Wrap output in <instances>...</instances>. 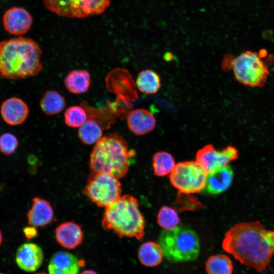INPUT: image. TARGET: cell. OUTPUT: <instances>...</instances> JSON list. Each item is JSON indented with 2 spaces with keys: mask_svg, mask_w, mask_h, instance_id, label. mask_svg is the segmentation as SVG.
<instances>
[{
  "mask_svg": "<svg viewBox=\"0 0 274 274\" xmlns=\"http://www.w3.org/2000/svg\"><path fill=\"white\" fill-rule=\"evenodd\" d=\"M222 247L241 264L262 272L274 254V230L259 221L239 223L226 232Z\"/></svg>",
  "mask_w": 274,
  "mask_h": 274,
  "instance_id": "cell-1",
  "label": "cell"
},
{
  "mask_svg": "<svg viewBox=\"0 0 274 274\" xmlns=\"http://www.w3.org/2000/svg\"><path fill=\"white\" fill-rule=\"evenodd\" d=\"M42 50L30 38L18 36L0 42V77L17 80L38 75L43 69Z\"/></svg>",
  "mask_w": 274,
  "mask_h": 274,
  "instance_id": "cell-2",
  "label": "cell"
},
{
  "mask_svg": "<svg viewBox=\"0 0 274 274\" xmlns=\"http://www.w3.org/2000/svg\"><path fill=\"white\" fill-rule=\"evenodd\" d=\"M135 152L119 134L102 136L95 145L89 158L91 172H102L117 178L125 177Z\"/></svg>",
  "mask_w": 274,
  "mask_h": 274,
  "instance_id": "cell-3",
  "label": "cell"
},
{
  "mask_svg": "<svg viewBox=\"0 0 274 274\" xmlns=\"http://www.w3.org/2000/svg\"><path fill=\"white\" fill-rule=\"evenodd\" d=\"M101 225L105 230L113 231L120 238L140 240L145 235V218L139 210L137 199L130 195L120 196L106 208Z\"/></svg>",
  "mask_w": 274,
  "mask_h": 274,
  "instance_id": "cell-4",
  "label": "cell"
},
{
  "mask_svg": "<svg viewBox=\"0 0 274 274\" xmlns=\"http://www.w3.org/2000/svg\"><path fill=\"white\" fill-rule=\"evenodd\" d=\"M159 244L164 257L172 263L192 261L198 257L200 242L196 233L191 228L178 225L171 230H162Z\"/></svg>",
  "mask_w": 274,
  "mask_h": 274,
  "instance_id": "cell-5",
  "label": "cell"
},
{
  "mask_svg": "<svg viewBox=\"0 0 274 274\" xmlns=\"http://www.w3.org/2000/svg\"><path fill=\"white\" fill-rule=\"evenodd\" d=\"M236 80L252 87H263L269 75L267 65L258 53L246 51L231 60Z\"/></svg>",
  "mask_w": 274,
  "mask_h": 274,
  "instance_id": "cell-6",
  "label": "cell"
},
{
  "mask_svg": "<svg viewBox=\"0 0 274 274\" xmlns=\"http://www.w3.org/2000/svg\"><path fill=\"white\" fill-rule=\"evenodd\" d=\"M122 186L119 179L102 172H91L83 194L99 207L106 208L121 196Z\"/></svg>",
  "mask_w": 274,
  "mask_h": 274,
  "instance_id": "cell-7",
  "label": "cell"
},
{
  "mask_svg": "<svg viewBox=\"0 0 274 274\" xmlns=\"http://www.w3.org/2000/svg\"><path fill=\"white\" fill-rule=\"evenodd\" d=\"M207 173L196 161L177 163L170 174L172 185L181 193H196L206 187Z\"/></svg>",
  "mask_w": 274,
  "mask_h": 274,
  "instance_id": "cell-8",
  "label": "cell"
},
{
  "mask_svg": "<svg viewBox=\"0 0 274 274\" xmlns=\"http://www.w3.org/2000/svg\"><path fill=\"white\" fill-rule=\"evenodd\" d=\"M47 10L62 17L83 18L102 13L110 0H43Z\"/></svg>",
  "mask_w": 274,
  "mask_h": 274,
  "instance_id": "cell-9",
  "label": "cell"
},
{
  "mask_svg": "<svg viewBox=\"0 0 274 274\" xmlns=\"http://www.w3.org/2000/svg\"><path fill=\"white\" fill-rule=\"evenodd\" d=\"M195 158V161L209 174L228 165L230 162L237 159L238 151L230 145L218 150L213 145L208 144L197 152Z\"/></svg>",
  "mask_w": 274,
  "mask_h": 274,
  "instance_id": "cell-10",
  "label": "cell"
},
{
  "mask_svg": "<svg viewBox=\"0 0 274 274\" xmlns=\"http://www.w3.org/2000/svg\"><path fill=\"white\" fill-rule=\"evenodd\" d=\"M5 30L10 35L21 36L27 33L32 25L33 19L23 7L14 6L8 9L3 16Z\"/></svg>",
  "mask_w": 274,
  "mask_h": 274,
  "instance_id": "cell-11",
  "label": "cell"
},
{
  "mask_svg": "<svg viewBox=\"0 0 274 274\" xmlns=\"http://www.w3.org/2000/svg\"><path fill=\"white\" fill-rule=\"evenodd\" d=\"M44 260L42 248L32 243H25L17 249L15 261L19 268L26 272H34L41 266Z\"/></svg>",
  "mask_w": 274,
  "mask_h": 274,
  "instance_id": "cell-12",
  "label": "cell"
},
{
  "mask_svg": "<svg viewBox=\"0 0 274 274\" xmlns=\"http://www.w3.org/2000/svg\"><path fill=\"white\" fill-rule=\"evenodd\" d=\"M0 114L7 124L16 126L22 124L29 114L27 105L22 99L12 97L4 100L0 107Z\"/></svg>",
  "mask_w": 274,
  "mask_h": 274,
  "instance_id": "cell-13",
  "label": "cell"
},
{
  "mask_svg": "<svg viewBox=\"0 0 274 274\" xmlns=\"http://www.w3.org/2000/svg\"><path fill=\"white\" fill-rule=\"evenodd\" d=\"M26 217L28 224L36 227H45L55 219L50 202L40 197L32 199L31 206L27 213Z\"/></svg>",
  "mask_w": 274,
  "mask_h": 274,
  "instance_id": "cell-14",
  "label": "cell"
},
{
  "mask_svg": "<svg viewBox=\"0 0 274 274\" xmlns=\"http://www.w3.org/2000/svg\"><path fill=\"white\" fill-rule=\"evenodd\" d=\"M54 232L58 244L67 249L76 248L83 241V230L81 226L74 221L60 223L56 227Z\"/></svg>",
  "mask_w": 274,
  "mask_h": 274,
  "instance_id": "cell-15",
  "label": "cell"
},
{
  "mask_svg": "<svg viewBox=\"0 0 274 274\" xmlns=\"http://www.w3.org/2000/svg\"><path fill=\"white\" fill-rule=\"evenodd\" d=\"M80 260L72 253L59 251L51 257L48 264L49 274H79Z\"/></svg>",
  "mask_w": 274,
  "mask_h": 274,
  "instance_id": "cell-16",
  "label": "cell"
},
{
  "mask_svg": "<svg viewBox=\"0 0 274 274\" xmlns=\"http://www.w3.org/2000/svg\"><path fill=\"white\" fill-rule=\"evenodd\" d=\"M127 123L132 133L142 135L153 130L156 125V119L153 114L148 110L137 109L128 114Z\"/></svg>",
  "mask_w": 274,
  "mask_h": 274,
  "instance_id": "cell-17",
  "label": "cell"
},
{
  "mask_svg": "<svg viewBox=\"0 0 274 274\" xmlns=\"http://www.w3.org/2000/svg\"><path fill=\"white\" fill-rule=\"evenodd\" d=\"M233 172L229 165L207 174L206 190L211 194H218L226 191L231 185Z\"/></svg>",
  "mask_w": 274,
  "mask_h": 274,
  "instance_id": "cell-18",
  "label": "cell"
},
{
  "mask_svg": "<svg viewBox=\"0 0 274 274\" xmlns=\"http://www.w3.org/2000/svg\"><path fill=\"white\" fill-rule=\"evenodd\" d=\"M67 90L71 93L80 94L86 92L91 84V76L86 70H74L70 72L64 80Z\"/></svg>",
  "mask_w": 274,
  "mask_h": 274,
  "instance_id": "cell-19",
  "label": "cell"
},
{
  "mask_svg": "<svg viewBox=\"0 0 274 274\" xmlns=\"http://www.w3.org/2000/svg\"><path fill=\"white\" fill-rule=\"evenodd\" d=\"M163 254L159 244L154 242L143 243L138 251L140 262L147 267H154L162 261Z\"/></svg>",
  "mask_w": 274,
  "mask_h": 274,
  "instance_id": "cell-20",
  "label": "cell"
},
{
  "mask_svg": "<svg viewBox=\"0 0 274 274\" xmlns=\"http://www.w3.org/2000/svg\"><path fill=\"white\" fill-rule=\"evenodd\" d=\"M42 111L49 115H55L61 113L65 106L64 97L55 90L47 91L40 101Z\"/></svg>",
  "mask_w": 274,
  "mask_h": 274,
  "instance_id": "cell-21",
  "label": "cell"
},
{
  "mask_svg": "<svg viewBox=\"0 0 274 274\" xmlns=\"http://www.w3.org/2000/svg\"><path fill=\"white\" fill-rule=\"evenodd\" d=\"M136 85L138 89L143 93L154 94L160 88V79L154 71L145 70L139 74L136 80Z\"/></svg>",
  "mask_w": 274,
  "mask_h": 274,
  "instance_id": "cell-22",
  "label": "cell"
},
{
  "mask_svg": "<svg viewBox=\"0 0 274 274\" xmlns=\"http://www.w3.org/2000/svg\"><path fill=\"white\" fill-rule=\"evenodd\" d=\"M78 134L83 143L92 145L96 144L102 137V128L96 120L89 119L79 127Z\"/></svg>",
  "mask_w": 274,
  "mask_h": 274,
  "instance_id": "cell-23",
  "label": "cell"
},
{
  "mask_svg": "<svg viewBox=\"0 0 274 274\" xmlns=\"http://www.w3.org/2000/svg\"><path fill=\"white\" fill-rule=\"evenodd\" d=\"M233 265L230 258L224 254L210 256L206 264L208 274H232Z\"/></svg>",
  "mask_w": 274,
  "mask_h": 274,
  "instance_id": "cell-24",
  "label": "cell"
},
{
  "mask_svg": "<svg viewBox=\"0 0 274 274\" xmlns=\"http://www.w3.org/2000/svg\"><path fill=\"white\" fill-rule=\"evenodd\" d=\"M175 165L173 156L168 152L159 151L153 157V168L154 174L157 176L163 177L170 174Z\"/></svg>",
  "mask_w": 274,
  "mask_h": 274,
  "instance_id": "cell-25",
  "label": "cell"
},
{
  "mask_svg": "<svg viewBox=\"0 0 274 274\" xmlns=\"http://www.w3.org/2000/svg\"><path fill=\"white\" fill-rule=\"evenodd\" d=\"M87 117L86 111L80 106H71L64 113L65 124L73 128L80 127L88 119Z\"/></svg>",
  "mask_w": 274,
  "mask_h": 274,
  "instance_id": "cell-26",
  "label": "cell"
},
{
  "mask_svg": "<svg viewBox=\"0 0 274 274\" xmlns=\"http://www.w3.org/2000/svg\"><path fill=\"white\" fill-rule=\"evenodd\" d=\"M157 221L159 226L164 229L171 230L179 225L180 219L175 209L164 206L158 212Z\"/></svg>",
  "mask_w": 274,
  "mask_h": 274,
  "instance_id": "cell-27",
  "label": "cell"
},
{
  "mask_svg": "<svg viewBox=\"0 0 274 274\" xmlns=\"http://www.w3.org/2000/svg\"><path fill=\"white\" fill-rule=\"evenodd\" d=\"M19 145L18 141L15 135L10 132H6L0 135V152L5 155L13 154Z\"/></svg>",
  "mask_w": 274,
  "mask_h": 274,
  "instance_id": "cell-28",
  "label": "cell"
},
{
  "mask_svg": "<svg viewBox=\"0 0 274 274\" xmlns=\"http://www.w3.org/2000/svg\"><path fill=\"white\" fill-rule=\"evenodd\" d=\"M23 232L25 236L28 239L35 237L38 233L36 227L30 225L25 227L23 229Z\"/></svg>",
  "mask_w": 274,
  "mask_h": 274,
  "instance_id": "cell-29",
  "label": "cell"
},
{
  "mask_svg": "<svg viewBox=\"0 0 274 274\" xmlns=\"http://www.w3.org/2000/svg\"><path fill=\"white\" fill-rule=\"evenodd\" d=\"M80 274H98V273L96 271L93 270L88 269V270H84L83 271L81 272Z\"/></svg>",
  "mask_w": 274,
  "mask_h": 274,
  "instance_id": "cell-30",
  "label": "cell"
},
{
  "mask_svg": "<svg viewBox=\"0 0 274 274\" xmlns=\"http://www.w3.org/2000/svg\"><path fill=\"white\" fill-rule=\"evenodd\" d=\"M3 242V235L1 231L0 230V246Z\"/></svg>",
  "mask_w": 274,
  "mask_h": 274,
  "instance_id": "cell-31",
  "label": "cell"
},
{
  "mask_svg": "<svg viewBox=\"0 0 274 274\" xmlns=\"http://www.w3.org/2000/svg\"><path fill=\"white\" fill-rule=\"evenodd\" d=\"M35 274H47V273H46V272L44 271H41V272H37Z\"/></svg>",
  "mask_w": 274,
  "mask_h": 274,
  "instance_id": "cell-32",
  "label": "cell"
},
{
  "mask_svg": "<svg viewBox=\"0 0 274 274\" xmlns=\"http://www.w3.org/2000/svg\"><path fill=\"white\" fill-rule=\"evenodd\" d=\"M2 184H0V190L2 189Z\"/></svg>",
  "mask_w": 274,
  "mask_h": 274,
  "instance_id": "cell-33",
  "label": "cell"
},
{
  "mask_svg": "<svg viewBox=\"0 0 274 274\" xmlns=\"http://www.w3.org/2000/svg\"><path fill=\"white\" fill-rule=\"evenodd\" d=\"M0 274H5V273H2V272H0Z\"/></svg>",
  "mask_w": 274,
  "mask_h": 274,
  "instance_id": "cell-34",
  "label": "cell"
}]
</instances>
